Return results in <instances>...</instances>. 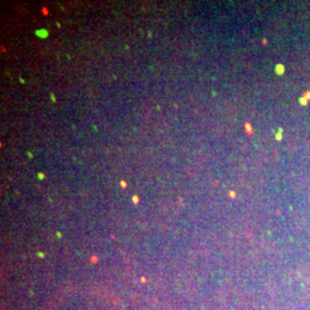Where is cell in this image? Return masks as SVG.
I'll use <instances>...</instances> for the list:
<instances>
[{
  "label": "cell",
  "instance_id": "1",
  "mask_svg": "<svg viewBox=\"0 0 310 310\" xmlns=\"http://www.w3.org/2000/svg\"><path fill=\"white\" fill-rule=\"evenodd\" d=\"M246 129H247V132H248V135H250L252 130H250V127H249V123H247V124H246Z\"/></svg>",
  "mask_w": 310,
  "mask_h": 310
},
{
  "label": "cell",
  "instance_id": "2",
  "mask_svg": "<svg viewBox=\"0 0 310 310\" xmlns=\"http://www.w3.org/2000/svg\"><path fill=\"white\" fill-rule=\"evenodd\" d=\"M121 185H122L123 187H125V186H127V183H125V182H122V183H121Z\"/></svg>",
  "mask_w": 310,
  "mask_h": 310
}]
</instances>
